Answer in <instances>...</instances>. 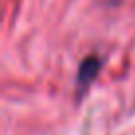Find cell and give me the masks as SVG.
<instances>
[{
  "label": "cell",
  "mask_w": 135,
  "mask_h": 135,
  "mask_svg": "<svg viewBox=\"0 0 135 135\" xmlns=\"http://www.w3.org/2000/svg\"><path fill=\"white\" fill-rule=\"evenodd\" d=\"M97 68H99V62L97 60H85L84 64H81V70H80V80L81 81H88V80H91L93 76H95V72H97Z\"/></svg>",
  "instance_id": "obj_1"
}]
</instances>
